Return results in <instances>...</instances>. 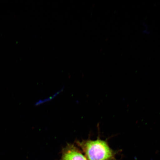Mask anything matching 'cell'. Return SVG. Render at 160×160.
<instances>
[{
  "label": "cell",
  "instance_id": "1",
  "mask_svg": "<svg viewBox=\"0 0 160 160\" xmlns=\"http://www.w3.org/2000/svg\"><path fill=\"white\" fill-rule=\"evenodd\" d=\"M88 160H115L116 152L107 141L97 139L84 140L77 142Z\"/></svg>",
  "mask_w": 160,
  "mask_h": 160
},
{
  "label": "cell",
  "instance_id": "2",
  "mask_svg": "<svg viewBox=\"0 0 160 160\" xmlns=\"http://www.w3.org/2000/svg\"><path fill=\"white\" fill-rule=\"evenodd\" d=\"M60 160H88L76 146L68 144L63 149Z\"/></svg>",
  "mask_w": 160,
  "mask_h": 160
}]
</instances>
